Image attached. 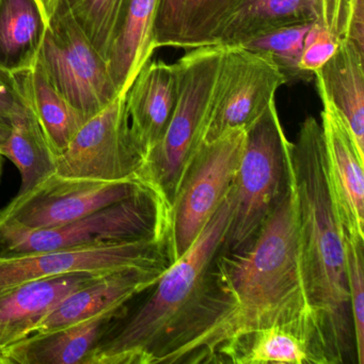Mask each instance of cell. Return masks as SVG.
I'll use <instances>...</instances> for the list:
<instances>
[{
    "instance_id": "obj_4",
    "label": "cell",
    "mask_w": 364,
    "mask_h": 364,
    "mask_svg": "<svg viewBox=\"0 0 364 364\" xmlns=\"http://www.w3.org/2000/svg\"><path fill=\"white\" fill-rule=\"evenodd\" d=\"M225 46L193 48L173 63L176 101L165 133L148 153L139 181L170 213L181 182L205 137Z\"/></svg>"
},
{
    "instance_id": "obj_1",
    "label": "cell",
    "mask_w": 364,
    "mask_h": 364,
    "mask_svg": "<svg viewBox=\"0 0 364 364\" xmlns=\"http://www.w3.org/2000/svg\"><path fill=\"white\" fill-rule=\"evenodd\" d=\"M287 326L310 334L328 364L302 269L293 184L252 242L217 255L188 314L152 359L155 363H217L242 336Z\"/></svg>"
},
{
    "instance_id": "obj_32",
    "label": "cell",
    "mask_w": 364,
    "mask_h": 364,
    "mask_svg": "<svg viewBox=\"0 0 364 364\" xmlns=\"http://www.w3.org/2000/svg\"><path fill=\"white\" fill-rule=\"evenodd\" d=\"M40 3H41L42 7L46 10V14H50V9H52L53 6H54L55 1L56 0H39Z\"/></svg>"
},
{
    "instance_id": "obj_14",
    "label": "cell",
    "mask_w": 364,
    "mask_h": 364,
    "mask_svg": "<svg viewBox=\"0 0 364 364\" xmlns=\"http://www.w3.org/2000/svg\"><path fill=\"white\" fill-rule=\"evenodd\" d=\"M125 311H109L52 331L33 332L0 353V364H89Z\"/></svg>"
},
{
    "instance_id": "obj_3",
    "label": "cell",
    "mask_w": 364,
    "mask_h": 364,
    "mask_svg": "<svg viewBox=\"0 0 364 364\" xmlns=\"http://www.w3.org/2000/svg\"><path fill=\"white\" fill-rule=\"evenodd\" d=\"M232 210L231 188L193 246L166 268L150 297L133 314L114 323L89 364H152L159 347L197 302L210 265L225 244Z\"/></svg>"
},
{
    "instance_id": "obj_15",
    "label": "cell",
    "mask_w": 364,
    "mask_h": 364,
    "mask_svg": "<svg viewBox=\"0 0 364 364\" xmlns=\"http://www.w3.org/2000/svg\"><path fill=\"white\" fill-rule=\"evenodd\" d=\"M166 269L127 268L100 274L61 301L35 332H48L109 311L127 308L136 296L152 289Z\"/></svg>"
},
{
    "instance_id": "obj_25",
    "label": "cell",
    "mask_w": 364,
    "mask_h": 364,
    "mask_svg": "<svg viewBox=\"0 0 364 364\" xmlns=\"http://www.w3.org/2000/svg\"><path fill=\"white\" fill-rule=\"evenodd\" d=\"M14 74L58 156L69 146L86 119L50 85L37 63L31 70Z\"/></svg>"
},
{
    "instance_id": "obj_23",
    "label": "cell",
    "mask_w": 364,
    "mask_h": 364,
    "mask_svg": "<svg viewBox=\"0 0 364 364\" xmlns=\"http://www.w3.org/2000/svg\"><path fill=\"white\" fill-rule=\"evenodd\" d=\"M22 90V89H21ZM23 97L10 118L7 139L0 148L22 176L18 193H26L56 171L57 155L53 150L33 107Z\"/></svg>"
},
{
    "instance_id": "obj_11",
    "label": "cell",
    "mask_w": 364,
    "mask_h": 364,
    "mask_svg": "<svg viewBox=\"0 0 364 364\" xmlns=\"http://www.w3.org/2000/svg\"><path fill=\"white\" fill-rule=\"evenodd\" d=\"M289 80L265 55L225 46L204 142L233 129L248 131Z\"/></svg>"
},
{
    "instance_id": "obj_19",
    "label": "cell",
    "mask_w": 364,
    "mask_h": 364,
    "mask_svg": "<svg viewBox=\"0 0 364 364\" xmlns=\"http://www.w3.org/2000/svg\"><path fill=\"white\" fill-rule=\"evenodd\" d=\"M314 78L342 114L364 156V48L353 40L341 39L333 56Z\"/></svg>"
},
{
    "instance_id": "obj_33",
    "label": "cell",
    "mask_w": 364,
    "mask_h": 364,
    "mask_svg": "<svg viewBox=\"0 0 364 364\" xmlns=\"http://www.w3.org/2000/svg\"><path fill=\"white\" fill-rule=\"evenodd\" d=\"M316 1L317 8H318L319 16H323V7H325V0H315Z\"/></svg>"
},
{
    "instance_id": "obj_26",
    "label": "cell",
    "mask_w": 364,
    "mask_h": 364,
    "mask_svg": "<svg viewBox=\"0 0 364 364\" xmlns=\"http://www.w3.org/2000/svg\"><path fill=\"white\" fill-rule=\"evenodd\" d=\"M74 20L107 60L129 0H65Z\"/></svg>"
},
{
    "instance_id": "obj_29",
    "label": "cell",
    "mask_w": 364,
    "mask_h": 364,
    "mask_svg": "<svg viewBox=\"0 0 364 364\" xmlns=\"http://www.w3.org/2000/svg\"><path fill=\"white\" fill-rule=\"evenodd\" d=\"M321 22L338 42L351 39L364 46V0H325Z\"/></svg>"
},
{
    "instance_id": "obj_6",
    "label": "cell",
    "mask_w": 364,
    "mask_h": 364,
    "mask_svg": "<svg viewBox=\"0 0 364 364\" xmlns=\"http://www.w3.org/2000/svg\"><path fill=\"white\" fill-rule=\"evenodd\" d=\"M168 228L167 208L150 188H144L127 199L58 227L26 230L0 225V257L146 238H164L168 242Z\"/></svg>"
},
{
    "instance_id": "obj_13",
    "label": "cell",
    "mask_w": 364,
    "mask_h": 364,
    "mask_svg": "<svg viewBox=\"0 0 364 364\" xmlns=\"http://www.w3.org/2000/svg\"><path fill=\"white\" fill-rule=\"evenodd\" d=\"M323 103L325 169L334 212L344 233L364 240V156L360 154L341 112L316 82Z\"/></svg>"
},
{
    "instance_id": "obj_30",
    "label": "cell",
    "mask_w": 364,
    "mask_h": 364,
    "mask_svg": "<svg viewBox=\"0 0 364 364\" xmlns=\"http://www.w3.org/2000/svg\"><path fill=\"white\" fill-rule=\"evenodd\" d=\"M338 48V40L323 23H313L304 38V50L300 57L299 68L306 75L314 77L333 56Z\"/></svg>"
},
{
    "instance_id": "obj_31",
    "label": "cell",
    "mask_w": 364,
    "mask_h": 364,
    "mask_svg": "<svg viewBox=\"0 0 364 364\" xmlns=\"http://www.w3.org/2000/svg\"><path fill=\"white\" fill-rule=\"evenodd\" d=\"M22 97L16 74L0 70V121L10 120Z\"/></svg>"
},
{
    "instance_id": "obj_10",
    "label": "cell",
    "mask_w": 364,
    "mask_h": 364,
    "mask_svg": "<svg viewBox=\"0 0 364 364\" xmlns=\"http://www.w3.org/2000/svg\"><path fill=\"white\" fill-rule=\"evenodd\" d=\"M144 161L132 135L125 97L118 95L80 127L57 156L55 172L65 178L100 182L139 181Z\"/></svg>"
},
{
    "instance_id": "obj_28",
    "label": "cell",
    "mask_w": 364,
    "mask_h": 364,
    "mask_svg": "<svg viewBox=\"0 0 364 364\" xmlns=\"http://www.w3.org/2000/svg\"><path fill=\"white\" fill-rule=\"evenodd\" d=\"M344 245L357 363L364 364V240L344 233Z\"/></svg>"
},
{
    "instance_id": "obj_2",
    "label": "cell",
    "mask_w": 364,
    "mask_h": 364,
    "mask_svg": "<svg viewBox=\"0 0 364 364\" xmlns=\"http://www.w3.org/2000/svg\"><path fill=\"white\" fill-rule=\"evenodd\" d=\"M304 282L328 364L357 362L345 263L344 230L334 212L325 169L323 129L314 117L289 144Z\"/></svg>"
},
{
    "instance_id": "obj_7",
    "label": "cell",
    "mask_w": 364,
    "mask_h": 364,
    "mask_svg": "<svg viewBox=\"0 0 364 364\" xmlns=\"http://www.w3.org/2000/svg\"><path fill=\"white\" fill-rule=\"evenodd\" d=\"M36 63L50 85L86 121L119 95L107 60L74 20L65 0H56L50 9Z\"/></svg>"
},
{
    "instance_id": "obj_17",
    "label": "cell",
    "mask_w": 364,
    "mask_h": 364,
    "mask_svg": "<svg viewBox=\"0 0 364 364\" xmlns=\"http://www.w3.org/2000/svg\"><path fill=\"white\" fill-rule=\"evenodd\" d=\"M176 101L173 65L149 61L125 95L132 135L144 159L165 133Z\"/></svg>"
},
{
    "instance_id": "obj_9",
    "label": "cell",
    "mask_w": 364,
    "mask_h": 364,
    "mask_svg": "<svg viewBox=\"0 0 364 364\" xmlns=\"http://www.w3.org/2000/svg\"><path fill=\"white\" fill-rule=\"evenodd\" d=\"M170 264L168 242L164 238L8 255L0 257V294L31 281L74 272L166 269Z\"/></svg>"
},
{
    "instance_id": "obj_20",
    "label": "cell",
    "mask_w": 364,
    "mask_h": 364,
    "mask_svg": "<svg viewBox=\"0 0 364 364\" xmlns=\"http://www.w3.org/2000/svg\"><path fill=\"white\" fill-rule=\"evenodd\" d=\"M321 22L315 0H240L215 37V44L238 46L272 31Z\"/></svg>"
},
{
    "instance_id": "obj_12",
    "label": "cell",
    "mask_w": 364,
    "mask_h": 364,
    "mask_svg": "<svg viewBox=\"0 0 364 364\" xmlns=\"http://www.w3.org/2000/svg\"><path fill=\"white\" fill-rule=\"evenodd\" d=\"M148 188L140 181L100 182L56 172L0 210V225L35 230L58 227Z\"/></svg>"
},
{
    "instance_id": "obj_21",
    "label": "cell",
    "mask_w": 364,
    "mask_h": 364,
    "mask_svg": "<svg viewBox=\"0 0 364 364\" xmlns=\"http://www.w3.org/2000/svg\"><path fill=\"white\" fill-rule=\"evenodd\" d=\"M48 23L39 0H0V70L14 74L33 68Z\"/></svg>"
},
{
    "instance_id": "obj_5",
    "label": "cell",
    "mask_w": 364,
    "mask_h": 364,
    "mask_svg": "<svg viewBox=\"0 0 364 364\" xmlns=\"http://www.w3.org/2000/svg\"><path fill=\"white\" fill-rule=\"evenodd\" d=\"M289 144L276 102L247 131L232 187L233 210L223 251L248 246L280 203L291 183Z\"/></svg>"
},
{
    "instance_id": "obj_18",
    "label": "cell",
    "mask_w": 364,
    "mask_h": 364,
    "mask_svg": "<svg viewBox=\"0 0 364 364\" xmlns=\"http://www.w3.org/2000/svg\"><path fill=\"white\" fill-rule=\"evenodd\" d=\"M240 0H156L153 46L193 50L215 37Z\"/></svg>"
},
{
    "instance_id": "obj_16",
    "label": "cell",
    "mask_w": 364,
    "mask_h": 364,
    "mask_svg": "<svg viewBox=\"0 0 364 364\" xmlns=\"http://www.w3.org/2000/svg\"><path fill=\"white\" fill-rule=\"evenodd\" d=\"M100 274L74 272L39 279L0 294V353L33 334L61 301Z\"/></svg>"
},
{
    "instance_id": "obj_27",
    "label": "cell",
    "mask_w": 364,
    "mask_h": 364,
    "mask_svg": "<svg viewBox=\"0 0 364 364\" xmlns=\"http://www.w3.org/2000/svg\"><path fill=\"white\" fill-rule=\"evenodd\" d=\"M312 24L279 29L238 46L269 57L289 82L291 80H310L312 77L300 70L299 61L304 38Z\"/></svg>"
},
{
    "instance_id": "obj_22",
    "label": "cell",
    "mask_w": 364,
    "mask_h": 364,
    "mask_svg": "<svg viewBox=\"0 0 364 364\" xmlns=\"http://www.w3.org/2000/svg\"><path fill=\"white\" fill-rule=\"evenodd\" d=\"M156 0H129L120 31L108 58L117 92L125 97L142 68L151 60Z\"/></svg>"
},
{
    "instance_id": "obj_34",
    "label": "cell",
    "mask_w": 364,
    "mask_h": 364,
    "mask_svg": "<svg viewBox=\"0 0 364 364\" xmlns=\"http://www.w3.org/2000/svg\"><path fill=\"white\" fill-rule=\"evenodd\" d=\"M3 155H1V153H0V178H1V170H3Z\"/></svg>"
},
{
    "instance_id": "obj_24",
    "label": "cell",
    "mask_w": 364,
    "mask_h": 364,
    "mask_svg": "<svg viewBox=\"0 0 364 364\" xmlns=\"http://www.w3.org/2000/svg\"><path fill=\"white\" fill-rule=\"evenodd\" d=\"M221 362L323 364L310 334L287 326L263 328L242 336L227 349Z\"/></svg>"
},
{
    "instance_id": "obj_8",
    "label": "cell",
    "mask_w": 364,
    "mask_h": 364,
    "mask_svg": "<svg viewBox=\"0 0 364 364\" xmlns=\"http://www.w3.org/2000/svg\"><path fill=\"white\" fill-rule=\"evenodd\" d=\"M247 131L233 129L202 144L189 165L169 213L170 262L180 259L199 237L233 186Z\"/></svg>"
}]
</instances>
